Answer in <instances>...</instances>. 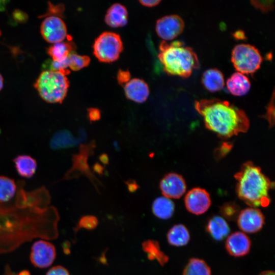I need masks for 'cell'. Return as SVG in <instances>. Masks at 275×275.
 I'll return each instance as SVG.
<instances>
[{
	"label": "cell",
	"mask_w": 275,
	"mask_h": 275,
	"mask_svg": "<svg viewBox=\"0 0 275 275\" xmlns=\"http://www.w3.org/2000/svg\"><path fill=\"white\" fill-rule=\"evenodd\" d=\"M14 198L0 203V254L11 252L34 238L56 239L59 215L50 205L51 197L44 186L26 190L18 181Z\"/></svg>",
	"instance_id": "obj_1"
},
{
	"label": "cell",
	"mask_w": 275,
	"mask_h": 275,
	"mask_svg": "<svg viewBox=\"0 0 275 275\" xmlns=\"http://www.w3.org/2000/svg\"><path fill=\"white\" fill-rule=\"evenodd\" d=\"M195 107L203 117L206 127L221 139L245 132L249 128L245 113L227 100L201 99L195 102Z\"/></svg>",
	"instance_id": "obj_2"
},
{
	"label": "cell",
	"mask_w": 275,
	"mask_h": 275,
	"mask_svg": "<svg viewBox=\"0 0 275 275\" xmlns=\"http://www.w3.org/2000/svg\"><path fill=\"white\" fill-rule=\"evenodd\" d=\"M234 177L237 196L246 204L253 208L269 205V191L274 187V183L262 172L260 167L251 161L246 162Z\"/></svg>",
	"instance_id": "obj_3"
},
{
	"label": "cell",
	"mask_w": 275,
	"mask_h": 275,
	"mask_svg": "<svg viewBox=\"0 0 275 275\" xmlns=\"http://www.w3.org/2000/svg\"><path fill=\"white\" fill-rule=\"evenodd\" d=\"M158 58L164 71L172 75L187 78L194 69L200 67L197 54L182 41L168 43L162 41L159 45Z\"/></svg>",
	"instance_id": "obj_4"
},
{
	"label": "cell",
	"mask_w": 275,
	"mask_h": 275,
	"mask_svg": "<svg viewBox=\"0 0 275 275\" xmlns=\"http://www.w3.org/2000/svg\"><path fill=\"white\" fill-rule=\"evenodd\" d=\"M66 74L61 71L45 70L39 76L35 84L40 97L50 103H62L69 86Z\"/></svg>",
	"instance_id": "obj_5"
},
{
	"label": "cell",
	"mask_w": 275,
	"mask_h": 275,
	"mask_svg": "<svg viewBox=\"0 0 275 275\" xmlns=\"http://www.w3.org/2000/svg\"><path fill=\"white\" fill-rule=\"evenodd\" d=\"M231 61L238 72L253 74L259 69L262 57L256 47L242 43L236 45L233 49Z\"/></svg>",
	"instance_id": "obj_6"
},
{
	"label": "cell",
	"mask_w": 275,
	"mask_h": 275,
	"mask_svg": "<svg viewBox=\"0 0 275 275\" xmlns=\"http://www.w3.org/2000/svg\"><path fill=\"white\" fill-rule=\"evenodd\" d=\"M93 48L95 57L103 63L116 61L123 49L120 36L111 32L101 33L95 40Z\"/></svg>",
	"instance_id": "obj_7"
},
{
	"label": "cell",
	"mask_w": 275,
	"mask_h": 275,
	"mask_svg": "<svg viewBox=\"0 0 275 275\" xmlns=\"http://www.w3.org/2000/svg\"><path fill=\"white\" fill-rule=\"evenodd\" d=\"M56 257L55 246L45 240L36 241L31 247L30 261L36 267L45 268L53 263Z\"/></svg>",
	"instance_id": "obj_8"
},
{
	"label": "cell",
	"mask_w": 275,
	"mask_h": 275,
	"mask_svg": "<svg viewBox=\"0 0 275 275\" xmlns=\"http://www.w3.org/2000/svg\"><path fill=\"white\" fill-rule=\"evenodd\" d=\"M40 32L45 40L50 43L63 41L67 36L65 22L59 16L50 15L42 22Z\"/></svg>",
	"instance_id": "obj_9"
},
{
	"label": "cell",
	"mask_w": 275,
	"mask_h": 275,
	"mask_svg": "<svg viewBox=\"0 0 275 275\" xmlns=\"http://www.w3.org/2000/svg\"><path fill=\"white\" fill-rule=\"evenodd\" d=\"M184 29L183 20L179 15L163 16L156 21L155 29L158 36L164 40H171L181 34Z\"/></svg>",
	"instance_id": "obj_10"
},
{
	"label": "cell",
	"mask_w": 275,
	"mask_h": 275,
	"mask_svg": "<svg viewBox=\"0 0 275 275\" xmlns=\"http://www.w3.org/2000/svg\"><path fill=\"white\" fill-rule=\"evenodd\" d=\"M265 223V218L261 211L256 208L249 207L241 210L237 217L238 227L247 233L259 231Z\"/></svg>",
	"instance_id": "obj_11"
},
{
	"label": "cell",
	"mask_w": 275,
	"mask_h": 275,
	"mask_svg": "<svg viewBox=\"0 0 275 275\" xmlns=\"http://www.w3.org/2000/svg\"><path fill=\"white\" fill-rule=\"evenodd\" d=\"M184 203L189 212L200 215L207 211L211 202L210 195L205 189L196 187L186 194L184 198Z\"/></svg>",
	"instance_id": "obj_12"
},
{
	"label": "cell",
	"mask_w": 275,
	"mask_h": 275,
	"mask_svg": "<svg viewBox=\"0 0 275 275\" xmlns=\"http://www.w3.org/2000/svg\"><path fill=\"white\" fill-rule=\"evenodd\" d=\"M159 187L164 197L179 199L185 193L186 185L182 176L175 173H170L161 180Z\"/></svg>",
	"instance_id": "obj_13"
},
{
	"label": "cell",
	"mask_w": 275,
	"mask_h": 275,
	"mask_svg": "<svg viewBox=\"0 0 275 275\" xmlns=\"http://www.w3.org/2000/svg\"><path fill=\"white\" fill-rule=\"evenodd\" d=\"M225 246L231 256L235 257H242L249 253L251 241L244 233L235 232L227 238Z\"/></svg>",
	"instance_id": "obj_14"
},
{
	"label": "cell",
	"mask_w": 275,
	"mask_h": 275,
	"mask_svg": "<svg viewBox=\"0 0 275 275\" xmlns=\"http://www.w3.org/2000/svg\"><path fill=\"white\" fill-rule=\"evenodd\" d=\"M124 92L128 99L137 103L145 102L149 95L148 85L140 78L130 79L125 85Z\"/></svg>",
	"instance_id": "obj_15"
},
{
	"label": "cell",
	"mask_w": 275,
	"mask_h": 275,
	"mask_svg": "<svg viewBox=\"0 0 275 275\" xmlns=\"http://www.w3.org/2000/svg\"><path fill=\"white\" fill-rule=\"evenodd\" d=\"M105 22L112 28L125 26L128 21V12L126 7L120 4H114L107 10Z\"/></svg>",
	"instance_id": "obj_16"
},
{
	"label": "cell",
	"mask_w": 275,
	"mask_h": 275,
	"mask_svg": "<svg viewBox=\"0 0 275 275\" xmlns=\"http://www.w3.org/2000/svg\"><path fill=\"white\" fill-rule=\"evenodd\" d=\"M13 161L17 174L21 177L31 178L35 174L37 162L35 158L26 154L18 155Z\"/></svg>",
	"instance_id": "obj_17"
},
{
	"label": "cell",
	"mask_w": 275,
	"mask_h": 275,
	"mask_svg": "<svg viewBox=\"0 0 275 275\" xmlns=\"http://www.w3.org/2000/svg\"><path fill=\"white\" fill-rule=\"evenodd\" d=\"M227 87L230 92L238 96L247 94L251 88L249 78L239 72H235L227 79Z\"/></svg>",
	"instance_id": "obj_18"
},
{
	"label": "cell",
	"mask_w": 275,
	"mask_h": 275,
	"mask_svg": "<svg viewBox=\"0 0 275 275\" xmlns=\"http://www.w3.org/2000/svg\"><path fill=\"white\" fill-rule=\"evenodd\" d=\"M206 231L215 240H223L229 234V226L224 218L215 215L212 217L208 222Z\"/></svg>",
	"instance_id": "obj_19"
},
{
	"label": "cell",
	"mask_w": 275,
	"mask_h": 275,
	"mask_svg": "<svg viewBox=\"0 0 275 275\" xmlns=\"http://www.w3.org/2000/svg\"><path fill=\"white\" fill-rule=\"evenodd\" d=\"M202 83L205 88L210 92L220 91L225 85L223 74L216 68L207 69L203 73Z\"/></svg>",
	"instance_id": "obj_20"
},
{
	"label": "cell",
	"mask_w": 275,
	"mask_h": 275,
	"mask_svg": "<svg viewBox=\"0 0 275 275\" xmlns=\"http://www.w3.org/2000/svg\"><path fill=\"white\" fill-rule=\"evenodd\" d=\"M80 141L81 139L74 137L70 131L62 130L56 132L53 135L50 139L49 146L52 149L60 150L74 147Z\"/></svg>",
	"instance_id": "obj_21"
},
{
	"label": "cell",
	"mask_w": 275,
	"mask_h": 275,
	"mask_svg": "<svg viewBox=\"0 0 275 275\" xmlns=\"http://www.w3.org/2000/svg\"><path fill=\"white\" fill-rule=\"evenodd\" d=\"M175 205L173 202L166 197H159L156 198L152 204V211L157 217L167 219L173 214Z\"/></svg>",
	"instance_id": "obj_22"
},
{
	"label": "cell",
	"mask_w": 275,
	"mask_h": 275,
	"mask_svg": "<svg viewBox=\"0 0 275 275\" xmlns=\"http://www.w3.org/2000/svg\"><path fill=\"white\" fill-rule=\"evenodd\" d=\"M167 239L174 246H180L187 244L190 239L189 232L182 224L174 226L168 232Z\"/></svg>",
	"instance_id": "obj_23"
},
{
	"label": "cell",
	"mask_w": 275,
	"mask_h": 275,
	"mask_svg": "<svg viewBox=\"0 0 275 275\" xmlns=\"http://www.w3.org/2000/svg\"><path fill=\"white\" fill-rule=\"evenodd\" d=\"M74 48L72 42L62 41L53 44L48 49L47 52L52 61L60 62L66 60Z\"/></svg>",
	"instance_id": "obj_24"
},
{
	"label": "cell",
	"mask_w": 275,
	"mask_h": 275,
	"mask_svg": "<svg viewBox=\"0 0 275 275\" xmlns=\"http://www.w3.org/2000/svg\"><path fill=\"white\" fill-rule=\"evenodd\" d=\"M144 251L147 254L149 260H157L161 265H163L169 260V257L160 250L157 241L148 240L142 244Z\"/></svg>",
	"instance_id": "obj_25"
},
{
	"label": "cell",
	"mask_w": 275,
	"mask_h": 275,
	"mask_svg": "<svg viewBox=\"0 0 275 275\" xmlns=\"http://www.w3.org/2000/svg\"><path fill=\"white\" fill-rule=\"evenodd\" d=\"M17 190V183L8 177L0 176V203L12 200Z\"/></svg>",
	"instance_id": "obj_26"
},
{
	"label": "cell",
	"mask_w": 275,
	"mask_h": 275,
	"mask_svg": "<svg viewBox=\"0 0 275 275\" xmlns=\"http://www.w3.org/2000/svg\"><path fill=\"white\" fill-rule=\"evenodd\" d=\"M183 275H211V269L203 260L191 258L183 271Z\"/></svg>",
	"instance_id": "obj_27"
},
{
	"label": "cell",
	"mask_w": 275,
	"mask_h": 275,
	"mask_svg": "<svg viewBox=\"0 0 275 275\" xmlns=\"http://www.w3.org/2000/svg\"><path fill=\"white\" fill-rule=\"evenodd\" d=\"M90 58L87 56H81L71 53L67 58L68 67L73 71H78L88 66Z\"/></svg>",
	"instance_id": "obj_28"
},
{
	"label": "cell",
	"mask_w": 275,
	"mask_h": 275,
	"mask_svg": "<svg viewBox=\"0 0 275 275\" xmlns=\"http://www.w3.org/2000/svg\"><path fill=\"white\" fill-rule=\"evenodd\" d=\"M240 212V207L234 202H227L220 208V213L223 216L229 221L236 219Z\"/></svg>",
	"instance_id": "obj_29"
},
{
	"label": "cell",
	"mask_w": 275,
	"mask_h": 275,
	"mask_svg": "<svg viewBox=\"0 0 275 275\" xmlns=\"http://www.w3.org/2000/svg\"><path fill=\"white\" fill-rule=\"evenodd\" d=\"M98 223V219L95 216L86 215L82 217L80 219L77 228H84L88 230H92L96 227Z\"/></svg>",
	"instance_id": "obj_30"
},
{
	"label": "cell",
	"mask_w": 275,
	"mask_h": 275,
	"mask_svg": "<svg viewBox=\"0 0 275 275\" xmlns=\"http://www.w3.org/2000/svg\"><path fill=\"white\" fill-rule=\"evenodd\" d=\"M274 91L270 101L266 107V112L262 117L267 120L270 127H272L274 124Z\"/></svg>",
	"instance_id": "obj_31"
},
{
	"label": "cell",
	"mask_w": 275,
	"mask_h": 275,
	"mask_svg": "<svg viewBox=\"0 0 275 275\" xmlns=\"http://www.w3.org/2000/svg\"><path fill=\"white\" fill-rule=\"evenodd\" d=\"M252 5L262 12H267L273 8V1H251Z\"/></svg>",
	"instance_id": "obj_32"
},
{
	"label": "cell",
	"mask_w": 275,
	"mask_h": 275,
	"mask_svg": "<svg viewBox=\"0 0 275 275\" xmlns=\"http://www.w3.org/2000/svg\"><path fill=\"white\" fill-rule=\"evenodd\" d=\"M232 145L228 142L223 143L215 150V156L220 158L226 155L231 149Z\"/></svg>",
	"instance_id": "obj_33"
},
{
	"label": "cell",
	"mask_w": 275,
	"mask_h": 275,
	"mask_svg": "<svg viewBox=\"0 0 275 275\" xmlns=\"http://www.w3.org/2000/svg\"><path fill=\"white\" fill-rule=\"evenodd\" d=\"M130 73L127 70H119L117 75V79L120 85L126 84L130 80Z\"/></svg>",
	"instance_id": "obj_34"
},
{
	"label": "cell",
	"mask_w": 275,
	"mask_h": 275,
	"mask_svg": "<svg viewBox=\"0 0 275 275\" xmlns=\"http://www.w3.org/2000/svg\"><path fill=\"white\" fill-rule=\"evenodd\" d=\"M45 275H70L68 270L61 265L54 266L48 270Z\"/></svg>",
	"instance_id": "obj_35"
},
{
	"label": "cell",
	"mask_w": 275,
	"mask_h": 275,
	"mask_svg": "<svg viewBox=\"0 0 275 275\" xmlns=\"http://www.w3.org/2000/svg\"><path fill=\"white\" fill-rule=\"evenodd\" d=\"M88 118L90 121L94 122L100 119L101 113L99 109L97 108H90L88 109Z\"/></svg>",
	"instance_id": "obj_36"
},
{
	"label": "cell",
	"mask_w": 275,
	"mask_h": 275,
	"mask_svg": "<svg viewBox=\"0 0 275 275\" xmlns=\"http://www.w3.org/2000/svg\"><path fill=\"white\" fill-rule=\"evenodd\" d=\"M14 19L18 22H22L26 20L27 15L24 12L16 10L13 14Z\"/></svg>",
	"instance_id": "obj_37"
},
{
	"label": "cell",
	"mask_w": 275,
	"mask_h": 275,
	"mask_svg": "<svg viewBox=\"0 0 275 275\" xmlns=\"http://www.w3.org/2000/svg\"><path fill=\"white\" fill-rule=\"evenodd\" d=\"M139 2L143 6L148 7H152L158 5L160 1L159 0H153V1H140Z\"/></svg>",
	"instance_id": "obj_38"
},
{
	"label": "cell",
	"mask_w": 275,
	"mask_h": 275,
	"mask_svg": "<svg viewBox=\"0 0 275 275\" xmlns=\"http://www.w3.org/2000/svg\"><path fill=\"white\" fill-rule=\"evenodd\" d=\"M126 184H127L129 190L130 191H134L138 188V186L135 182L128 181V183Z\"/></svg>",
	"instance_id": "obj_39"
},
{
	"label": "cell",
	"mask_w": 275,
	"mask_h": 275,
	"mask_svg": "<svg viewBox=\"0 0 275 275\" xmlns=\"http://www.w3.org/2000/svg\"><path fill=\"white\" fill-rule=\"evenodd\" d=\"M100 160L103 163H107L108 161V156L106 154H102L100 156Z\"/></svg>",
	"instance_id": "obj_40"
},
{
	"label": "cell",
	"mask_w": 275,
	"mask_h": 275,
	"mask_svg": "<svg viewBox=\"0 0 275 275\" xmlns=\"http://www.w3.org/2000/svg\"><path fill=\"white\" fill-rule=\"evenodd\" d=\"M94 169L95 171H96V172H97L98 173L101 174V173H102L103 168L99 164H97V163L95 164L94 167Z\"/></svg>",
	"instance_id": "obj_41"
},
{
	"label": "cell",
	"mask_w": 275,
	"mask_h": 275,
	"mask_svg": "<svg viewBox=\"0 0 275 275\" xmlns=\"http://www.w3.org/2000/svg\"><path fill=\"white\" fill-rule=\"evenodd\" d=\"M259 275H274V272L271 270H266L261 272Z\"/></svg>",
	"instance_id": "obj_42"
},
{
	"label": "cell",
	"mask_w": 275,
	"mask_h": 275,
	"mask_svg": "<svg viewBox=\"0 0 275 275\" xmlns=\"http://www.w3.org/2000/svg\"><path fill=\"white\" fill-rule=\"evenodd\" d=\"M4 275H19V274L18 273V274L13 273V272L11 271L9 268H8L7 267L5 269V272Z\"/></svg>",
	"instance_id": "obj_43"
},
{
	"label": "cell",
	"mask_w": 275,
	"mask_h": 275,
	"mask_svg": "<svg viewBox=\"0 0 275 275\" xmlns=\"http://www.w3.org/2000/svg\"><path fill=\"white\" fill-rule=\"evenodd\" d=\"M3 87V78L1 74H0V91L2 90Z\"/></svg>",
	"instance_id": "obj_44"
},
{
	"label": "cell",
	"mask_w": 275,
	"mask_h": 275,
	"mask_svg": "<svg viewBox=\"0 0 275 275\" xmlns=\"http://www.w3.org/2000/svg\"><path fill=\"white\" fill-rule=\"evenodd\" d=\"M2 2L3 1H0V10H3V9L5 8V4H3L2 3ZM4 2V1L3 2V3Z\"/></svg>",
	"instance_id": "obj_45"
},
{
	"label": "cell",
	"mask_w": 275,
	"mask_h": 275,
	"mask_svg": "<svg viewBox=\"0 0 275 275\" xmlns=\"http://www.w3.org/2000/svg\"><path fill=\"white\" fill-rule=\"evenodd\" d=\"M1 31H0V35H1Z\"/></svg>",
	"instance_id": "obj_46"
}]
</instances>
